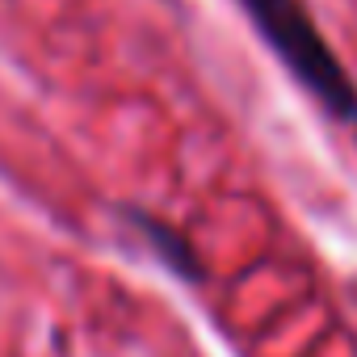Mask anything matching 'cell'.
Segmentation results:
<instances>
[{"label":"cell","mask_w":357,"mask_h":357,"mask_svg":"<svg viewBox=\"0 0 357 357\" xmlns=\"http://www.w3.org/2000/svg\"><path fill=\"white\" fill-rule=\"evenodd\" d=\"M353 139H357V122H353Z\"/></svg>","instance_id":"obj_3"},{"label":"cell","mask_w":357,"mask_h":357,"mask_svg":"<svg viewBox=\"0 0 357 357\" xmlns=\"http://www.w3.org/2000/svg\"><path fill=\"white\" fill-rule=\"evenodd\" d=\"M282 72L340 126L357 122V80L319 30L307 0H236Z\"/></svg>","instance_id":"obj_1"},{"label":"cell","mask_w":357,"mask_h":357,"mask_svg":"<svg viewBox=\"0 0 357 357\" xmlns=\"http://www.w3.org/2000/svg\"><path fill=\"white\" fill-rule=\"evenodd\" d=\"M118 223L151 252V261L164 273H172L181 286H206L211 282V269H206L194 236L181 223H172V219H164V215H155L147 206H135V202L118 206Z\"/></svg>","instance_id":"obj_2"}]
</instances>
